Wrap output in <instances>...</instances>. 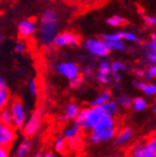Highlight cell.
<instances>
[{
	"label": "cell",
	"mask_w": 156,
	"mask_h": 157,
	"mask_svg": "<svg viewBox=\"0 0 156 157\" xmlns=\"http://www.w3.org/2000/svg\"><path fill=\"white\" fill-rule=\"evenodd\" d=\"M57 72L67 78L70 82L75 80L76 78L79 77V68L77 67L75 63L72 62H63V63H59L57 65Z\"/></svg>",
	"instance_id": "52a82bcc"
},
{
	"label": "cell",
	"mask_w": 156,
	"mask_h": 157,
	"mask_svg": "<svg viewBox=\"0 0 156 157\" xmlns=\"http://www.w3.org/2000/svg\"><path fill=\"white\" fill-rule=\"evenodd\" d=\"M85 48L91 54L99 57H105L109 53L105 42L98 40V39H88V40H86L85 41Z\"/></svg>",
	"instance_id": "8992f818"
},
{
	"label": "cell",
	"mask_w": 156,
	"mask_h": 157,
	"mask_svg": "<svg viewBox=\"0 0 156 157\" xmlns=\"http://www.w3.org/2000/svg\"><path fill=\"white\" fill-rule=\"evenodd\" d=\"M116 129L112 130H103V129H95L92 130V133L90 135V140L93 143H101L105 142L106 140L112 139L115 135Z\"/></svg>",
	"instance_id": "30bf717a"
},
{
	"label": "cell",
	"mask_w": 156,
	"mask_h": 157,
	"mask_svg": "<svg viewBox=\"0 0 156 157\" xmlns=\"http://www.w3.org/2000/svg\"><path fill=\"white\" fill-rule=\"evenodd\" d=\"M31 147H32V144H31L30 139L24 138L17 147V151H15V157H25L30 152Z\"/></svg>",
	"instance_id": "7c38bea8"
},
{
	"label": "cell",
	"mask_w": 156,
	"mask_h": 157,
	"mask_svg": "<svg viewBox=\"0 0 156 157\" xmlns=\"http://www.w3.org/2000/svg\"><path fill=\"white\" fill-rule=\"evenodd\" d=\"M64 147H65V139L62 137L58 138L56 143H55V150L58 152H61L64 150Z\"/></svg>",
	"instance_id": "f1b7e54d"
},
{
	"label": "cell",
	"mask_w": 156,
	"mask_h": 157,
	"mask_svg": "<svg viewBox=\"0 0 156 157\" xmlns=\"http://www.w3.org/2000/svg\"><path fill=\"white\" fill-rule=\"evenodd\" d=\"M42 156H43V155H42V152H41V151H37L34 157H42Z\"/></svg>",
	"instance_id": "bcb514c9"
},
{
	"label": "cell",
	"mask_w": 156,
	"mask_h": 157,
	"mask_svg": "<svg viewBox=\"0 0 156 157\" xmlns=\"http://www.w3.org/2000/svg\"><path fill=\"white\" fill-rule=\"evenodd\" d=\"M17 139L15 128L11 125H5L0 123V147L9 148Z\"/></svg>",
	"instance_id": "5b68a950"
},
{
	"label": "cell",
	"mask_w": 156,
	"mask_h": 157,
	"mask_svg": "<svg viewBox=\"0 0 156 157\" xmlns=\"http://www.w3.org/2000/svg\"><path fill=\"white\" fill-rule=\"evenodd\" d=\"M121 78H122V75H121V74H116V75H115V81H116L117 82H119L121 81Z\"/></svg>",
	"instance_id": "b9f144b4"
},
{
	"label": "cell",
	"mask_w": 156,
	"mask_h": 157,
	"mask_svg": "<svg viewBox=\"0 0 156 157\" xmlns=\"http://www.w3.org/2000/svg\"><path fill=\"white\" fill-rule=\"evenodd\" d=\"M101 106H102L103 110L106 114L110 115V116H112L113 114H115L117 112V109H118V105H117L116 101H107L106 104L101 105Z\"/></svg>",
	"instance_id": "ffe728a7"
},
{
	"label": "cell",
	"mask_w": 156,
	"mask_h": 157,
	"mask_svg": "<svg viewBox=\"0 0 156 157\" xmlns=\"http://www.w3.org/2000/svg\"><path fill=\"white\" fill-rule=\"evenodd\" d=\"M145 21L149 25H156V17H145Z\"/></svg>",
	"instance_id": "d590c367"
},
{
	"label": "cell",
	"mask_w": 156,
	"mask_h": 157,
	"mask_svg": "<svg viewBox=\"0 0 156 157\" xmlns=\"http://www.w3.org/2000/svg\"><path fill=\"white\" fill-rule=\"evenodd\" d=\"M41 111L40 109H36V110L31 114L30 118L27 120L24 128H23V134L25 138H30L36 135L37 131L40 130L41 125Z\"/></svg>",
	"instance_id": "277c9868"
},
{
	"label": "cell",
	"mask_w": 156,
	"mask_h": 157,
	"mask_svg": "<svg viewBox=\"0 0 156 157\" xmlns=\"http://www.w3.org/2000/svg\"><path fill=\"white\" fill-rule=\"evenodd\" d=\"M28 87H29V92L33 97H36L38 94V84L35 78L30 80L28 82Z\"/></svg>",
	"instance_id": "d4e9b609"
},
{
	"label": "cell",
	"mask_w": 156,
	"mask_h": 157,
	"mask_svg": "<svg viewBox=\"0 0 156 157\" xmlns=\"http://www.w3.org/2000/svg\"><path fill=\"white\" fill-rule=\"evenodd\" d=\"M147 78H156V65H153L147 70Z\"/></svg>",
	"instance_id": "e575fe53"
},
{
	"label": "cell",
	"mask_w": 156,
	"mask_h": 157,
	"mask_svg": "<svg viewBox=\"0 0 156 157\" xmlns=\"http://www.w3.org/2000/svg\"><path fill=\"white\" fill-rule=\"evenodd\" d=\"M105 45L107 46L108 50H116V51H122L124 49V43L122 40L119 41H112V42H105Z\"/></svg>",
	"instance_id": "7402d4cb"
},
{
	"label": "cell",
	"mask_w": 156,
	"mask_h": 157,
	"mask_svg": "<svg viewBox=\"0 0 156 157\" xmlns=\"http://www.w3.org/2000/svg\"><path fill=\"white\" fill-rule=\"evenodd\" d=\"M155 135H156V133H155Z\"/></svg>",
	"instance_id": "816d5d0a"
},
{
	"label": "cell",
	"mask_w": 156,
	"mask_h": 157,
	"mask_svg": "<svg viewBox=\"0 0 156 157\" xmlns=\"http://www.w3.org/2000/svg\"><path fill=\"white\" fill-rule=\"evenodd\" d=\"M59 15L53 9H46L40 17L38 26V36L43 45H50L58 36L59 29Z\"/></svg>",
	"instance_id": "7a4b0ae2"
},
{
	"label": "cell",
	"mask_w": 156,
	"mask_h": 157,
	"mask_svg": "<svg viewBox=\"0 0 156 157\" xmlns=\"http://www.w3.org/2000/svg\"><path fill=\"white\" fill-rule=\"evenodd\" d=\"M151 42L156 43V34L155 33L151 34Z\"/></svg>",
	"instance_id": "ee69618b"
},
{
	"label": "cell",
	"mask_w": 156,
	"mask_h": 157,
	"mask_svg": "<svg viewBox=\"0 0 156 157\" xmlns=\"http://www.w3.org/2000/svg\"><path fill=\"white\" fill-rule=\"evenodd\" d=\"M152 111H153V112H156V105L152 108Z\"/></svg>",
	"instance_id": "c3c4849f"
},
{
	"label": "cell",
	"mask_w": 156,
	"mask_h": 157,
	"mask_svg": "<svg viewBox=\"0 0 156 157\" xmlns=\"http://www.w3.org/2000/svg\"><path fill=\"white\" fill-rule=\"evenodd\" d=\"M146 107V103L143 98H136L133 100V108L134 110L142 111Z\"/></svg>",
	"instance_id": "603a6c76"
},
{
	"label": "cell",
	"mask_w": 156,
	"mask_h": 157,
	"mask_svg": "<svg viewBox=\"0 0 156 157\" xmlns=\"http://www.w3.org/2000/svg\"><path fill=\"white\" fill-rule=\"evenodd\" d=\"M1 109H2V108H0V111H1Z\"/></svg>",
	"instance_id": "681fc988"
},
{
	"label": "cell",
	"mask_w": 156,
	"mask_h": 157,
	"mask_svg": "<svg viewBox=\"0 0 156 157\" xmlns=\"http://www.w3.org/2000/svg\"><path fill=\"white\" fill-rule=\"evenodd\" d=\"M136 75L138 77H143L144 76V71H143V70H137V71H136Z\"/></svg>",
	"instance_id": "7bdbcfd3"
},
{
	"label": "cell",
	"mask_w": 156,
	"mask_h": 157,
	"mask_svg": "<svg viewBox=\"0 0 156 157\" xmlns=\"http://www.w3.org/2000/svg\"><path fill=\"white\" fill-rule=\"evenodd\" d=\"M42 157H55V156H54V154H53V153L48 152V153H46L45 155H43Z\"/></svg>",
	"instance_id": "f6af8a7d"
},
{
	"label": "cell",
	"mask_w": 156,
	"mask_h": 157,
	"mask_svg": "<svg viewBox=\"0 0 156 157\" xmlns=\"http://www.w3.org/2000/svg\"><path fill=\"white\" fill-rule=\"evenodd\" d=\"M0 123L5 125H11L13 127V117L10 108L5 107L0 111Z\"/></svg>",
	"instance_id": "5bb4252c"
},
{
	"label": "cell",
	"mask_w": 156,
	"mask_h": 157,
	"mask_svg": "<svg viewBox=\"0 0 156 157\" xmlns=\"http://www.w3.org/2000/svg\"><path fill=\"white\" fill-rule=\"evenodd\" d=\"M0 88H3V89H8V86H7V82L4 80V78L0 76Z\"/></svg>",
	"instance_id": "ab89813d"
},
{
	"label": "cell",
	"mask_w": 156,
	"mask_h": 157,
	"mask_svg": "<svg viewBox=\"0 0 156 157\" xmlns=\"http://www.w3.org/2000/svg\"><path fill=\"white\" fill-rule=\"evenodd\" d=\"M128 157H131V156H128Z\"/></svg>",
	"instance_id": "f907efd6"
},
{
	"label": "cell",
	"mask_w": 156,
	"mask_h": 157,
	"mask_svg": "<svg viewBox=\"0 0 156 157\" xmlns=\"http://www.w3.org/2000/svg\"><path fill=\"white\" fill-rule=\"evenodd\" d=\"M75 124L87 129H103L112 130L115 129L114 121L110 115L106 114L102 106L83 109L78 115Z\"/></svg>",
	"instance_id": "6da1fadb"
},
{
	"label": "cell",
	"mask_w": 156,
	"mask_h": 157,
	"mask_svg": "<svg viewBox=\"0 0 156 157\" xmlns=\"http://www.w3.org/2000/svg\"><path fill=\"white\" fill-rule=\"evenodd\" d=\"M36 30V22L32 19H23L17 24L18 35L22 37H29L33 36Z\"/></svg>",
	"instance_id": "9c48e42d"
},
{
	"label": "cell",
	"mask_w": 156,
	"mask_h": 157,
	"mask_svg": "<svg viewBox=\"0 0 156 157\" xmlns=\"http://www.w3.org/2000/svg\"><path fill=\"white\" fill-rule=\"evenodd\" d=\"M25 48H26L25 42L24 41H18V42H17V44L14 45L13 51L17 54H21L22 52H24Z\"/></svg>",
	"instance_id": "4dcf8cb0"
},
{
	"label": "cell",
	"mask_w": 156,
	"mask_h": 157,
	"mask_svg": "<svg viewBox=\"0 0 156 157\" xmlns=\"http://www.w3.org/2000/svg\"><path fill=\"white\" fill-rule=\"evenodd\" d=\"M146 59H149L150 62H152V63H156V53L147 51V53H146Z\"/></svg>",
	"instance_id": "836d02e7"
},
{
	"label": "cell",
	"mask_w": 156,
	"mask_h": 157,
	"mask_svg": "<svg viewBox=\"0 0 156 157\" xmlns=\"http://www.w3.org/2000/svg\"><path fill=\"white\" fill-rule=\"evenodd\" d=\"M10 110L13 117V127L15 129H23L27 122V114L25 107L20 100H13L11 105Z\"/></svg>",
	"instance_id": "3957f363"
},
{
	"label": "cell",
	"mask_w": 156,
	"mask_h": 157,
	"mask_svg": "<svg viewBox=\"0 0 156 157\" xmlns=\"http://www.w3.org/2000/svg\"><path fill=\"white\" fill-rule=\"evenodd\" d=\"M132 134H133V130H132L131 128H124L119 133L118 137L116 138L115 145L116 146H121V145H124V144L127 143L128 141L131 139Z\"/></svg>",
	"instance_id": "4fadbf2b"
},
{
	"label": "cell",
	"mask_w": 156,
	"mask_h": 157,
	"mask_svg": "<svg viewBox=\"0 0 156 157\" xmlns=\"http://www.w3.org/2000/svg\"><path fill=\"white\" fill-rule=\"evenodd\" d=\"M3 40V36L2 35H0V46H1V42Z\"/></svg>",
	"instance_id": "7dc6e473"
},
{
	"label": "cell",
	"mask_w": 156,
	"mask_h": 157,
	"mask_svg": "<svg viewBox=\"0 0 156 157\" xmlns=\"http://www.w3.org/2000/svg\"><path fill=\"white\" fill-rule=\"evenodd\" d=\"M10 103V92L8 89L0 88V108H5Z\"/></svg>",
	"instance_id": "ac0fdd59"
},
{
	"label": "cell",
	"mask_w": 156,
	"mask_h": 157,
	"mask_svg": "<svg viewBox=\"0 0 156 157\" xmlns=\"http://www.w3.org/2000/svg\"><path fill=\"white\" fill-rule=\"evenodd\" d=\"M85 75H86L88 78H91L93 75H94V70H93L91 67H87L86 70H85Z\"/></svg>",
	"instance_id": "60d3db41"
},
{
	"label": "cell",
	"mask_w": 156,
	"mask_h": 157,
	"mask_svg": "<svg viewBox=\"0 0 156 157\" xmlns=\"http://www.w3.org/2000/svg\"><path fill=\"white\" fill-rule=\"evenodd\" d=\"M146 145L153 152V154L156 157V135H152L147 139L146 142Z\"/></svg>",
	"instance_id": "4316f807"
},
{
	"label": "cell",
	"mask_w": 156,
	"mask_h": 157,
	"mask_svg": "<svg viewBox=\"0 0 156 157\" xmlns=\"http://www.w3.org/2000/svg\"><path fill=\"white\" fill-rule=\"evenodd\" d=\"M0 157H9V148L0 147Z\"/></svg>",
	"instance_id": "74e56055"
},
{
	"label": "cell",
	"mask_w": 156,
	"mask_h": 157,
	"mask_svg": "<svg viewBox=\"0 0 156 157\" xmlns=\"http://www.w3.org/2000/svg\"><path fill=\"white\" fill-rule=\"evenodd\" d=\"M53 43L58 47L66 46V45H77L79 43V36L72 33L64 32L59 34L56 36V38L54 39Z\"/></svg>",
	"instance_id": "ba28073f"
},
{
	"label": "cell",
	"mask_w": 156,
	"mask_h": 157,
	"mask_svg": "<svg viewBox=\"0 0 156 157\" xmlns=\"http://www.w3.org/2000/svg\"><path fill=\"white\" fill-rule=\"evenodd\" d=\"M124 38H126L127 41H135L136 40V36L132 34V33H124Z\"/></svg>",
	"instance_id": "8d00e7d4"
},
{
	"label": "cell",
	"mask_w": 156,
	"mask_h": 157,
	"mask_svg": "<svg viewBox=\"0 0 156 157\" xmlns=\"http://www.w3.org/2000/svg\"><path fill=\"white\" fill-rule=\"evenodd\" d=\"M82 143V140L79 138V137H76L74 139H71V140H69V144L70 146H72L73 147H79L80 145Z\"/></svg>",
	"instance_id": "d6a6232c"
},
{
	"label": "cell",
	"mask_w": 156,
	"mask_h": 157,
	"mask_svg": "<svg viewBox=\"0 0 156 157\" xmlns=\"http://www.w3.org/2000/svg\"><path fill=\"white\" fill-rule=\"evenodd\" d=\"M131 157H155L153 152L146 147V143L139 142L131 148Z\"/></svg>",
	"instance_id": "8fae6325"
},
{
	"label": "cell",
	"mask_w": 156,
	"mask_h": 157,
	"mask_svg": "<svg viewBox=\"0 0 156 157\" xmlns=\"http://www.w3.org/2000/svg\"><path fill=\"white\" fill-rule=\"evenodd\" d=\"M81 130H82V127L77 124H74L73 127L69 128L65 130L64 132V138L66 140H71V139H74L76 137H79L80 133H81Z\"/></svg>",
	"instance_id": "9a60e30c"
},
{
	"label": "cell",
	"mask_w": 156,
	"mask_h": 157,
	"mask_svg": "<svg viewBox=\"0 0 156 157\" xmlns=\"http://www.w3.org/2000/svg\"><path fill=\"white\" fill-rule=\"evenodd\" d=\"M98 80L100 82L102 83H106L108 82V78L107 76H104V75H98Z\"/></svg>",
	"instance_id": "f35d334b"
},
{
	"label": "cell",
	"mask_w": 156,
	"mask_h": 157,
	"mask_svg": "<svg viewBox=\"0 0 156 157\" xmlns=\"http://www.w3.org/2000/svg\"><path fill=\"white\" fill-rule=\"evenodd\" d=\"M80 109L76 105L74 104H69L65 107V116L66 118L69 119H75L78 117V115L80 114Z\"/></svg>",
	"instance_id": "e0dca14e"
},
{
	"label": "cell",
	"mask_w": 156,
	"mask_h": 157,
	"mask_svg": "<svg viewBox=\"0 0 156 157\" xmlns=\"http://www.w3.org/2000/svg\"><path fill=\"white\" fill-rule=\"evenodd\" d=\"M111 71V66L110 63L107 61H103L102 63L100 64V69H99V75H104L107 76Z\"/></svg>",
	"instance_id": "484cf974"
},
{
	"label": "cell",
	"mask_w": 156,
	"mask_h": 157,
	"mask_svg": "<svg viewBox=\"0 0 156 157\" xmlns=\"http://www.w3.org/2000/svg\"><path fill=\"white\" fill-rule=\"evenodd\" d=\"M127 65L124 64L123 62H120V61H115L112 63L111 65V72L113 74H116L118 71H120V70H124L127 69Z\"/></svg>",
	"instance_id": "83f0119b"
},
{
	"label": "cell",
	"mask_w": 156,
	"mask_h": 157,
	"mask_svg": "<svg viewBox=\"0 0 156 157\" xmlns=\"http://www.w3.org/2000/svg\"><path fill=\"white\" fill-rule=\"evenodd\" d=\"M124 33L119 32V33H114L111 35H103L102 37L105 42H112V41H119L124 38Z\"/></svg>",
	"instance_id": "44dd1931"
},
{
	"label": "cell",
	"mask_w": 156,
	"mask_h": 157,
	"mask_svg": "<svg viewBox=\"0 0 156 157\" xmlns=\"http://www.w3.org/2000/svg\"><path fill=\"white\" fill-rule=\"evenodd\" d=\"M135 87L143 90L147 95H153L156 93V85L155 84H146L141 82H134Z\"/></svg>",
	"instance_id": "2e32d148"
},
{
	"label": "cell",
	"mask_w": 156,
	"mask_h": 157,
	"mask_svg": "<svg viewBox=\"0 0 156 157\" xmlns=\"http://www.w3.org/2000/svg\"><path fill=\"white\" fill-rule=\"evenodd\" d=\"M82 82H83V78H82V77H78V78H76L75 80H73V81H71L70 82V84H69V86L71 88H77V87H80V85L82 83Z\"/></svg>",
	"instance_id": "1f68e13d"
},
{
	"label": "cell",
	"mask_w": 156,
	"mask_h": 157,
	"mask_svg": "<svg viewBox=\"0 0 156 157\" xmlns=\"http://www.w3.org/2000/svg\"><path fill=\"white\" fill-rule=\"evenodd\" d=\"M107 24H109L110 26H119L121 24H124V23H127V20L121 17H118V15H115L113 17H110L106 20Z\"/></svg>",
	"instance_id": "cb8c5ba5"
},
{
	"label": "cell",
	"mask_w": 156,
	"mask_h": 157,
	"mask_svg": "<svg viewBox=\"0 0 156 157\" xmlns=\"http://www.w3.org/2000/svg\"><path fill=\"white\" fill-rule=\"evenodd\" d=\"M119 103L124 106V107H128L131 105H133V100L127 96H122L119 98Z\"/></svg>",
	"instance_id": "f546056e"
},
{
	"label": "cell",
	"mask_w": 156,
	"mask_h": 157,
	"mask_svg": "<svg viewBox=\"0 0 156 157\" xmlns=\"http://www.w3.org/2000/svg\"><path fill=\"white\" fill-rule=\"evenodd\" d=\"M109 100V92L108 91H104L103 94L101 95L100 97H98L96 100H94L91 103V105L93 107H96V106H101L105 104H106Z\"/></svg>",
	"instance_id": "d6986e66"
}]
</instances>
